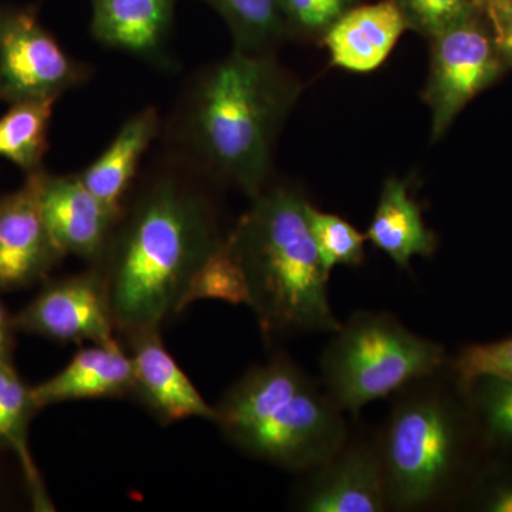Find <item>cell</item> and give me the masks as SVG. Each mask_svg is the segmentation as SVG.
Segmentation results:
<instances>
[{"label": "cell", "instance_id": "6da1fadb", "mask_svg": "<svg viewBox=\"0 0 512 512\" xmlns=\"http://www.w3.org/2000/svg\"><path fill=\"white\" fill-rule=\"evenodd\" d=\"M225 239L215 210L180 175L154 178L124 208L97 269L116 330L163 328L194 301L202 269Z\"/></svg>", "mask_w": 512, "mask_h": 512}, {"label": "cell", "instance_id": "7a4b0ae2", "mask_svg": "<svg viewBox=\"0 0 512 512\" xmlns=\"http://www.w3.org/2000/svg\"><path fill=\"white\" fill-rule=\"evenodd\" d=\"M299 93L272 53L235 49L192 84L178 141L201 170L254 198L266 187L276 137Z\"/></svg>", "mask_w": 512, "mask_h": 512}, {"label": "cell", "instance_id": "3957f363", "mask_svg": "<svg viewBox=\"0 0 512 512\" xmlns=\"http://www.w3.org/2000/svg\"><path fill=\"white\" fill-rule=\"evenodd\" d=\"M306 204L295 188L265 187L225 239L244 281L245 303L266 339L330 335L342 325L330 306V276Z\"/></svg>", "mask_w": 512, "mask_h": 512}, {"label": "cell", "instance_id": "277c9868", "mask_svg": "<svg viewBox=\"0 0 512 512\" xmlns=\"http://www.w3.org/2000/svg\"><path fill=\"white\" fill-rule=\"evenodd\" d=\"M214 423L241 453L306 473L350 434L346 413L292 357L279 353L249 369L215 406Z\"/></svg>", "mask_w": 512, "mask_h": 512}, {"label": "cell", "instance_id": "5b68a950", "mask_svg": "<svg viewBox=\"0 0 512 512\" xmlns=\"http://www.w3.org/2000/svg\"><path fill=\"white\" fill-rule=\"evenodd\" d=\"M454 376V375H453ZM450 363L394 394L393 406L377 433L389 511L433 510L456 490L466 453L464 392Z\"/></svg>", "mask_w": 512, "mask_h": 512}, {"label": "cell", "instance_id": "8992f818", "mask_svg": "<svg viewBox=\"0 0 512 512\" xmlns=\"http://www.w3.org/2000/svg\"><path fill=\"white\" fill-rule=\"evenodd\" d=\"M448 363L441 343L417 335L390 313L356 311L330 333L320 355V383L340 410L357 419L370 403Z\"/></svg>", "mask_w": 512, "mask_h": 512}, {"label": "cell", "instance_id": "52a82bcc", "mask_svg": "<svg viewBox=\"0 0 512 512\" xmlns=\"http://www.w3.org/2000/svg\"><path fill=\"white\" fill-rule=\"evenodd\" d=\"M430 69L423 100L431 134L439 140L478 94L507 72L485 13L480 12L431 37Z\"/></svg>", "mask_w": 512, "mask_h": 512}, {"label": "cell", "instance_id": "ba28073f", "mask_svg": "<svg viewBox=\"0 0 512 512\" xmlns=\"http://www.w3.org/2000/svg\"><path fill=\"white\" fill-rule=\"evenodd\" d=\"M87 77L33 10L0 8V101L57 100Z\"/></svg>", "mask_w": 512, "mask_h": 512}, {"label": "cell", "instance_id": "9c48e42d", "mask_svg": "<svg viewBox=\"0 0 512 512\" xmlns=\"http://www.w3.org/2000/svg\"><path fill=\"white\" fill-rule=\"evenodd\" d=\"M293 507L303 512L389 511L379 440L353 434L319 466L302 473Z\"/></svg>", "mask_w": 512, "mask_h": 512}, {"label": "cell", "instance_id": "30bf717a", "mask_svg": "<svg viewBox=\"0 0 512 512\" xmlns=\"http://www.w3.org/2000/svg\"><path fill=\"white\" fill-rule=\"evenodd\" d=\"M13 328L57 342H114L113 315L96 268L49 282L12 319Z\"/></svg>", "mask_w": 512, "mask_h": 512}, {"label": "cell", "instance_id": "8fae6325", "mask_svg": "<svg viewBox=\"0 0 512 512\" xmlns=\"http://www.w3.org/2000/svg\"><path fill=\"white\" fill-rule=\"evenodd\" d=\"M32 174L40 210L57 247L64 255L97 264L123 211L101 202L80 175H52L43 170Z\"/></svg>", "mask_w": 512, "mask_h": 512}, {"label": "cell", "instance_id": "7c38bea8", "mask_svg": "<svg viewBox=\"0 0 512 512\" xmlns=\"http://www.w3.org/2000/svg\"><path fill=\"white\" fill-rule=\"evenodd\" d=\"M63 256L40 210L35 177L28 174L19 190L0 197V291L35 284Z\"/></svg>", "mask_w": 512, "mask_h": 512}, {"label": "cell", "instance_id": "4fadbf2b", "mask_svg": "<svg viewBox=\"0 0 512 512\" xmlns=\"http://www.w3.org/2000/svg\"><path fill=\"white\" fill-rule=\"evenodd\" d=\"M133 363V393L161 424L192 419L215 420L211 406L165 349L160 330L124 336Z\"/></svg>", "mask_w": 512, "mask_h": 512}, {"label": "cell", "instance_id": "5bb4252c", "mask_svg": "<svg viewBox=\"0 0 512 512\" xmlns=\"http://www.w3.org/2000/svg\"><path fill=\"white\" fill-rule=\"evenodd\" d=\"M92 35L101 45L167 63L175 0H90Z\"/></svg>", "mask_w": 512, "mask_h": 512}, {"label": "cell", "instance_id": "9a60e30c", "mask_svg": "<svg viewBox=\"0 0 512 512\" xmlns=\"http://www.w3.org/2000/svg\"><path fill=\"white\" fill-rule=\"evenodd\" d=\"M410 29L394 0L353 6L322 37L330 62L352 73L379 69Z\"/></svg>", "mask_w": 512, "mask_h": 512}, {"label": "cell", "instance_id": "2e32d148", "mask_svg": "<svg viewBox=\"0 0 512 512\" xmlns=\"http://www.w3.org/2000/svg\"><path fill=\"white\" fill-rule=\"evenodd\" d=\"M133 392V363L119 340L80 350L52 379L30 389L37 410L83 399H113Z\"/></svg>", "mask_w": 512, "mask_h": 512}, {"label": "cell", "instance_id": "e0dca14e", "mask_svg": "<svg viewBox=\"0 0 512 512\" xmlns=\"http://www.w3.org/2000/svg\"><path fill=\"white\" fill-rule=\"evenodd\" d=\"M366 237L400 269L409 268L416 256L431 258L439 245L423 220L420 205L410 195L409 184L399 178L384 183Z\"/></svg>", "mask_w": 512, "mask_h": 512}, {"label": "cell", "instance_id": "ac0fdd59", "mask_svg": "<svg viewBox=\"0 0 512 512\" xmlns=\"http://www.w3.org/2000/svg\"><path fill=\"white\" fill-rule=\"evenodd\" d=\"M160 128L154 107L141 110L120 128L110 146L80 175L84 185L111 210L123 211V200L136 177L141 158Z\"/></svg>", "mask_w": 512, "mask_h": 512}, {"label": "cell", "instance_id": "d6986e66", "mask_svg": "<svg viewBox=\"0 0 512 512\" xmlns=\"http://www.w3.org/2000/svg\"><path fill=\"white\" fill-rule=\"evenodd\" d=\"M55 103V99H45L9 104V110L0 117V158L26 175L42 170Z\"/></svg>", "mask_w": 512, "mask_h": 512}, {"label": "cell", "instance_id": "ffe728a7", "mask_svg": "<svg viewBox=\"0 0 512 512\" xmlns=\"http://www.w3.org/2000/svg\"><path fill=\"white\" fill-rule=\"evenodd\" d=\"M217 10L234 37L235 49L272 53L288 33L278 0H202Z\"/></svg>", "mask_w": 512, "mask_h": 512}, {"label": "cell", "instance_id": "44dd1931", "mask_svg": "<svg viewBox=\"0 0 512 512\" xmlns=\"http://www.w3.org/2000/svg\"><path fill=\"white\" fill-rule=\"evenodd\" d=\"M36 410L30 389L10 362L0 363V446L13 448L19 454L33 483L37 473L26 447V429Z\"/></svg>", "mask_w": 512, "mask_h": 512}, {"label": "cell", "instance_id": "7402d4cb", "mask_svg": "<svg viewBox=\"0 0 512 512\" xmlns=\"http://www.w3.org/2000/svg\"><path fill=\"white\" fill-rule=\"evenodd\" d=\"M306 218L326 274L338 265L359 266L365 259L366 234L335 214L306 204Z\"/></svg>", "mask_w": 512, "mask_h": 512}, {"label": "cell", "instance_id": "603a6c76", "mask_svg": "<svg viewBox=\"0 0 512 512\" xmlns=\"http://www.w3.org/2000/svg\"><path fill=\"white\" fill-rule=\"evenodd\" d=\"M464 393L488 443L512 447V382L480 377Z\"/></svg>", "mask_w": 512, "mask_h": 512}, {"label": "cell", "instance_id": "cb8c5ba5", "mask_svg": "<svg viewBox=\"0 0 512 512\" xmlns=\"http://www.w3.org/2000/svg\"><path fill=\"white\" fill-rule=\"evenodd\" d=\"M450 369L463 392L480 377H498L512 382V336L466 346L450 359Z\"/></svg>", "mask_w": 512, "mask_h": 512}, {"label": "cell", "instance_id": "d4e9b609", "mask_svg": "<svg viewBox=\"0 0 512 512\" xmlns=\"http://www.w3.org/2000/svg\"><path fill=\"white\" fill-rule=\"evenodd\" d=\"M402 9L410 29L426 37L463 22L476 13L484 12L474 0H394Z\"/></svg>", "mask_w": 512, "mask_h": 512}, {"label": "cell", "instance_id": "484cf974", "mask_svg": "<svg viewBox=\"0 0 512 512\" xmlns=\"http://www.w3.org/2000/svg\"><path fill=\"white\" fill-rule=\"evenodd\" d=\"M355 0H278L286 33L323 37Z\"/></svg>", "mask_w": 512, "mask_h": 512}, {"label": "cell", "instance_id": "4316f807", "mask_svg": "<svg viewBox=\"0 0 512 512\" xmlns=\"http://www.w3.org/2000/svg\"><path fill=\"white\" fill-rule=\"evenodd\" d=\"M474 507L485 512H512V470L494 471L474 488Z\"/></svg>", "mask_w": 512, "mask_h": 512}, {"label": "cell", "instance_id": "83f0119b", "mask_svg": "<svg viewBox=\"0 0 512 512\" xmlns=\"http://www.w3.org/2000/svg\"><path fill=\"white\" fill-rule=\"evenodd\" d=\"M484 13L498 52L512 69V0H487Z\"/></svg>", "mask_w": 512, "mask_h": 512}, {"label": "cell", "instance_id": "f1b7e54d", "mask_svg": "<svg viewBox=\"0 0 512 512\" xmlns=\"http://www.w3.org/2000/svg\"><path fill=\"white\" fill-rule=\"evenodd\" d=\"M10 328H13L12 319L0 305V363L9 362Z\"/></svg>", "mask_w": 512, "mask_h": 512}, {"label": "cell", "instance_id": "f546056e", "mask_svg": "<svg viewBox=\"0 0 512 512\" xmlns=\"http://www.w3.org/2000/svg\"><path fill=\"white\" fill-rule=\"evenodd\" d=\"M481 9L484 10V0H474Z\"/></svg>", "mask_w": 512, "mask_h": 512}, {"label": "cell", "instance_id": "4dcf8cb0", "mask_svg": "<svg viewBox=\"0 0 512 512\" xmlns=\"http://www.w3.org/2000/svg\"><path fill=\"white\" fill-rule=\"evenodd\" d=\"M485 2H487V0H484V6H485Z\"/></svg>", "mask_w": 512, "mask_h": 512}]
</instances>
